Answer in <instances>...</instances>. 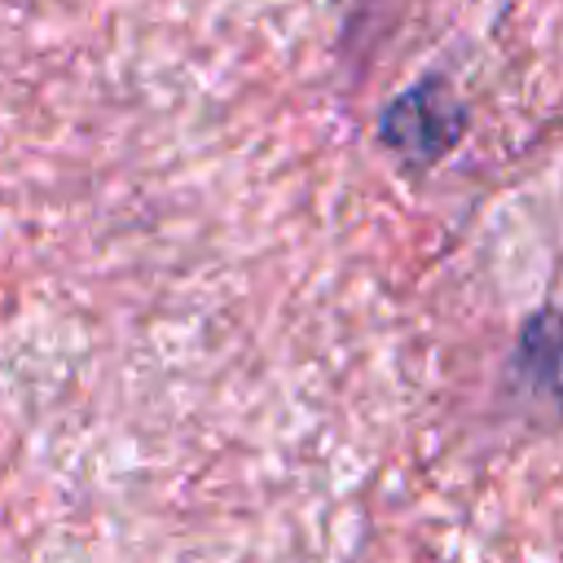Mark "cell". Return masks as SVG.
I'll return each mask as SVG.
<instances>
[{
    "mask_svg": "<svg viewBox=\"0 0 563 563\" xmlns=\"http://www.w3.org/2000/svg\"><path fill=\"white\" fill-rule=\"evenodd\" d=\"M462 136H466V106L453 97L449 79L440 75L409 84L378 114V141L391 154H400L405 167L440 163Z\"/></svg>",
    "mask_w": 563,
    "mask_h": 563,
    "instance_id": "cell-1",
    "label": "cell"
},
{
    "mask_svg": "<svg viewBox=\"0 0 563 563\" xmlns=\"http://www.w3.org/2000/svg\"><path fill=\"white\" fill-rule=\"evenodd\" d=\"M515 369L528 378L532 391L550 396L563 409V312L559 308H541L519 325Z\"/></svg>",
    "mask_w": 563,
    "mask_h": 563,
    "instance_id": "cell-2",
    "label": "cell"
}]
</instances>
